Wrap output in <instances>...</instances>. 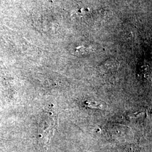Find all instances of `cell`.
Returning a JSON list of instances; mask_svg holds the SVG:
<instances>
[{
	"label": "cell",
	"instance_id": "cell-1",
	"mask_svg": "<svg viewBox=\"0 0 152 152\" xmlns=\"http://www.w3.org/2000/svg\"><path fill=\"white\" fill-rule=\"evenodd\" d=\"M85 104L88 108L100 109L105 108V107L107 106L106 104L104 102H91V101H86L85 102Z\"/></svg>",
	"mask_w": 152,
	"mask_h": 152
}]
</instances>
